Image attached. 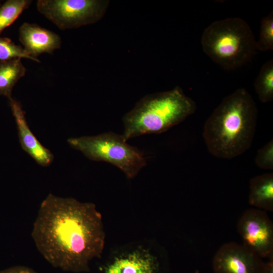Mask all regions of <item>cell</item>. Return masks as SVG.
<instances>
[{"mask_svg": "<svg viewBox=\"0 0 273 273\" xmlns=\"http://www.w3.org/2000/svg\"><path fill=\"white\" fill-rule=\"evenodd\" d=\"M31 236L49 263L74 272L88 271L105 245L102 215L94 204L52 194L40 205Z\"/></svg>", "mask_w": 273, "mask_h": 273, "instance_id": "6da1fadb", "label": "cell"}, {"mask_svg": "<svg viewBox=\"0 0 273 273\" xmlns=\"http://www.w3.org/2000/svg\"><path fill=\"white\" fill-rule=\"evenodd\" d=\"M257 117L256 103L245 88L225 97L204 126L203 136L209 152L223 159L244 153L252 145Z\"/></svg>", "mask_w": 273, "mask_h": 273, "instance_id": "7a4b0ae2", "label": "cell"}, {"mask_svg": "<svg viewBox=\"0 0 273 273\" xmlns=\"http://www.w3.org/2000/svg\"><path fill=\"white\" fill-rule=\"evenodd\" d=\"M196 104L179 86L148 95L140 100L123 118L128 140L148 133L163 132L195 113Z\"/></svg>", "mask_w": 273, "mask_h": 273, "instance_id": "3957f363", "label": "cell"}, {"mask_svg": "<svg viewBox=\"0 0 273 273\" xmlns=\"http://www.w3.org/2000/svg\"><path fill=\"white\" fill-rule=\"evenodd\" d=\"M204 52L226 70L237 68L249 61L256 52V40L248 24L238 17L212 22L201 37Z\"/></svg>", "mask_w": 273, "mask_h": 273, "instance_id": "277c9868", "label": "cell"}, {"mask_svg": "<svg viewBox=\"0 0 273 273\" xmlns=\"http://www.w3.org/2000/svg\"><path fill=\"white\" fill-rule=\"evenodd\" d=\"M67 142L91 160L115 165L129 178L134 177L146 164L143 154L136 147L128 144L123 135L112 132L70 138Z\"/></svg>", "mask_w": 273, "mask_h": 273, "instance_id": "5b68a950", "label": "cell"}, {"mask_svg": "<svg viewBox=\"0 0 273 273\" xmlns=\"http://www.w3.org/2000/svg\"><path fill=\"white\" fill-rule=\"evenodd\" d=\"M107 0H38V11L62 30L97 22L104 15Z\"/></svg>", "mask_w": 273, "mask_h": 273, "instance_id": "8992f818", "label": "cell"}, {"mask_svg": "<svg viewBox=\"0 0 273 273\" xmlns=\"http://www.w3.org/2000/svg\"><path fill=\"white\" fill-rule=\"evenodd\" d=\"M237 228L245 247L261 258H273V223L265 211L246 210L239 220Z\"/></svg>", "mask_w": 273, "mask_h": 273, "instance_id": "52a82bcc", "label": "cell"}, {"mask_svg": "<svg viewBox=\"0 0 273 273\" xmlns=\"http://www.w3.org/2000/svg\"><path fill=\"white\" fill-rule=\"evenodd\" d=\"M264 264L257 254L235 242L222 245L212 262L214 273H261Z\"/></svg>", "mask_w": 273, "mask_h": 273, "instance_id": "ba28073f", "label": "cell"}, {"mask_svg": "<svg viewBox=\"0 0 273 273\" xmlns=\"http://www.w3.org/2000/svg\"><path fill=\"white\" fill-rule=\"evenodd\" d=\"M19 39L24 51L32 58L42 53L53 54L62 44L60 36L52 31L34 23L25 22L19 28Z\"/></svg>", "mask_w": 273, "mask_h": 273, "instance_id": "9c48e42d", "label": "cell"}, {"mask_svg": "<svg viewBox=\"0 0 273 273\" xmlns=\"http://www.w3.org/2000/svg\"><path fill=\"white\" fill-rule=\"evenodd\" d=\"M9 101L22 149L38 164L44 167L49 166L54 160V155L39 142L31 131L20 103L12 98Z\"/></svg>", "mask_w": 273, "mask_h": 273, "instance_id": "30bf717a", "label": "cell"}, {"mask_svg": "<svg viewBox=\"0 0 273 273\" xmlns=\"http://www.w3.org/2000/svg\"><path fill=\"white\" fill-rule=\"evenodd\" d=\"M105 273H158V266L149 251L140 249L115 258Z\"/></svg>", "mask_w": 273, "mask_h": 273, "instance_id": "8fae6325", "label": "cell"}, {"mask_svg": "<svg viewBox=\"0 0 273 273\" xmlns=\"http://www.w3.org/2000/svg\"><path fill=\"white\" fill-rule=\"evenodd\" d=\"M249 204L263 211L273 210V173L253 177L249 183Z\"/></svg>", "mask_w": 273, "mask_h": 273, "instance_id": "7c38bea8", "label": "cell"}, {"mask_svg": "<svg viewBox=\"0 0 273 273\" xmlns=\"http://www.w3.org/2000/svg\"><path fill=\"white\" fill-rule=\"evenodd\" d=\"M20 58L0 61V95L12 98L13 87L25 75L26 69Z\"/></svg>", "mask_w": 273, "mask_h": 273, "instance_id": "4fadbf2b", "label": "cell"}, {"mask_svg": "<svg viewBox=\"0 0 273 273\" xmlns=\"http://www.w3.org/2000/svg\"><path fill=\"white\" fill-rule=\"evenodd\" d=\"M254 88L260 101L267 103L273 99V60H269L262 66L254 82Z\"/></svg>", "mask_w": 273, "mask_h": 273, "instance_id": "5bb4252c", "label": "cell"}, {"mask_svg": "<svg viewBox=\"0 0 273 273\" xmlns=\"http://www.w3.org/2000/svg\"><path fill=\"white\" fill-rule=\"evenodd\" d=\"M30 0H8L0 7V34L11 25L32 3Z\"/></svg>", "mask_w": 273, "mask_h": 273, "instance_id": "9a60e30c", "label": "cell"}, {"mask_svg": "<svg viewBox=\"0 0 273 273\" xmlns=\"http://www.w3.org/2000/svg\"><path fill=\"white\" fill-rule=\"evenodd\" d=\"M257 51L261 52L273 49V11L262 18L259 31V36L256 43Z\"/></svg>", "mask_w": 273, "mask_h": 273, "instance_id": "2e32d148", "label": "cell"}, {"mask_svg": "<svg viewBox=\"0 0 273 273\" xmlns=\"http://www.w3.org/2000/svg\"><path fill=\"white\" fill-rule=\"evenodd\" d=\"M16 58H24L37 63L40 62L39 60L30 57L23 47L16 44L10 38L0 37V61Z\"/></svg>", "mask_w": 273, "mask_h": 273, "instance_id": "e0dca14e", "label": "cell"}, {"mask_svg": "<svg viewBox=\"0 0 273 273\" xmlns=\"http://www.w3.org/2000/svg\"><path fill=\"white\" fill-rule=\"evenodd\" d=\"M256 165L264 170L273 169V140L271 139L260 149L255 158Z\"/></svg>", "mask_w": 273, "mask_h": 273, "instance_id": "ac0fdd59", "label": "cell"}, {"mask_svg": "<svg viewBox=\"0 0 273 273\" xmlns=\"http://www.w3.org/2000/svg\"><path fill=\"white\" fill-rule=\"evenodd\" d=\"M0 273H37L33 269L25 266H14L0 271Z\"/></svg>", "mask_w": 273, "mask_h": 273, "instance_id": "d6986e66", "label": "cell"}, {"mask_svg": "<svg viewBox=\"0 0 273 273\" xmlns=\"http://www.w3.org/2000/svg\"><path fill=\"white\" fill-rule=\"evenodd\" d=\"M261 273H273V258L269 259L267 263H265Z\"/></svg>", "mask_w": 273, "mask_h": 273, "instance_id": "ffe728a7", "label": "cell"}, {"mask_svg": "<svg viewBox=\"0 0 273 273\" xmlns=\"http://www.w3.org/2000/svg\"><path fill=\"white\" fill-rule=\"evenodd\" d=\"M195 273H199V270H196Z\"/></svg>", "mask_w": 273, "mask_h": 273, "instance_id": "44dd1931", "label": "cell"}, {"mask_svg": "<svg viewBox=\"0 0 273 273\" xmlns=\"http://www.w3.org/2000/svg\"><path fill=\"white\" fill-rule=\"evenodd\" d=\"M0 5H1V1H0Z\"/></svg>", "mask_w": 273, "mask_h": 273, "instance_id": "7402d4cb", "label": "cell"}]
</instances>
